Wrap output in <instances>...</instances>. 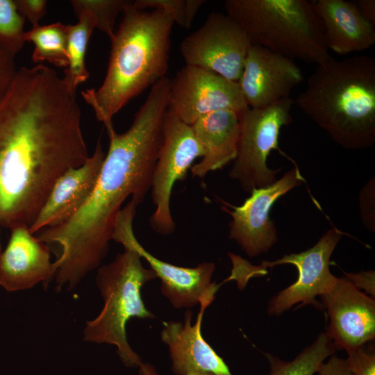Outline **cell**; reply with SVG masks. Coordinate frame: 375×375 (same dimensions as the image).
Here are the masks:
<instances>
[{
    "mask_svg": "<svg viewBox=\"0 0 375 375\" xmlns=\"http://www.w3.org/2000/svg\"><path fill=\"white\" fill-rule=\"evenodd\" d=\"M89 157L76 92L42 63L17 69L0 101V226L30 227L57 179Z\"/></svg>",
    "mask_w": 375,
    "mask_h": 375,
    "instance_id": "6da1fadb",
    "label": "cell"
},
{
    "mask_svg": "<svg viewBox=\"0 0 375 375\" xmlns=\"http://www.w3.org/2000/svg\"><path fill=\"white\" fill-rule=\"evenodd\" d=\"M170 78L155 83L129 128L106 127L109 147L95 188L85 205L65 222L41 230L38 238L59 247L53 262L57 288L71 289L106 256L117 214L128 197L143 201L151 189L168 108Z\"/></svg>",
    "mask_w": 375,
    "mask_h": 375,
    "instance_id": "7a4b0ae2",
    "label": "cell"
},
{
    "mask_svg": "<svg viewBox=\"0 0 375 375\" xmlns=\"http://www.w3.org/2000/svg\"><path fill=\"white\" fill-rule=\"evenodd\" d=\"M111 41L104 80L98 89L81 92L105 127L131 99L166 77L169 65L172 17L162 9L125 8Z\"/></svg>",
    "mask_w": 375,
    "mask_h": 375,
    "instance_id": "3957f363",
    "label": "cell"
},
{
    "mask_svg": "<svg viewBox=\"0 0 375 375\" xmlns=\"http://www.w3.org/2000/svg\"><path fill=\"white\" fill-rule=\"evenodd\" d=\"M296 103L305 115L347 149L375 142V59L333 57L317 65Z\"/></svg>",
    "mask_w": 375,
    "mask_h": 375,
    "instance_id": "277c9868",
    "label": "cell"
},
{
    "mask_svg": "<svg viewBox=\"0 0 375 375\" xmlns=\"http://www.w3.org/2000/svg\"><path fill=\"white\" fill-rule=\"evenodd\" d=\"M224 8L247 34L251 44L317 65L332 57L312 2L227 0Z\"/></svg>",
    "mask_w": 375,
    "mask_h": 375,
    "instance_id": "5b68a950",
    "label": "cell"
},
{
    "mask_svg": "<svg viewBox=\"0 0 375 375\" xmlns=\"http://www.w3.org/2000/svg\"><path fill=\"white\" fill-rule=\"evenodd\" d=\"M141 259L135 251L124 249L113 261L98 269L96 283L104 304L99 315L86 322L84 330L86 341L115 345L126 367H139L143 362L127 341V322L134 317L155 318L144 305L141 290L157 277L142 265Z\"/></svg>",
    "mask_w": 375,
    "mask_h": 375,
    "instance_id": "8992f818",
    "label": "cell"
},
{
    "mask_svg": "<svg viewBox=\"0 0 375 375\" xmlns=\"http://www.w3.org/2000/svg\"><path fill=\"white\" fill-rule=\"evenodd\" d=\"M342 235L341 231L332 228L308 250L274 261H263L259 265H253L234 254L231 257L233 268L229 278L235 280L238 288L242 289L250 278L265 274L267 268L291 264L297 268V280L272 297L267 309L268 315H280L297 303L318 308L321 304L316 297L328 292L337 278L330 271V259Z\"/></svg>",
    "mask_w": 375,
    "mask_h": 375,
    "instance_id": "52a82bcc",
    "label": "cell"
},
{
    "mask_svg": "<svg viewBox=\"0 0 375 375\" xmlns=\"http://www.w3.org/2000/svg\"><path fill=\"white\" fill-rule=\"evenodd\" d=\"M293 103L288 97L263 108L248 107L239 115L238 151L229 177L238 181L246 192L267 187L276 181L279 169H270L267 160L272 150L280 151V131L292 121Z\"/></svg>",
    "mask_w": 375,
    "mask_h": 375,
    "instance_id": "ba28073f",
    "label": "cell"
},
{
    "mask_svg": "<svg viewBox=\"0 0 375 375\" xmlns=\"http://www.w3.org/2000/svg\"><path fill=\"white\" fill-rule=\"evenodd\" d=\"M203 154V148L191 126L183 122L167 108L151 186L155 210L149 223L155 232L167 235L174 231L176 224L170 208L174 185L185 179L194 161Z\"/></svg>",
    "mask_w": 375,
    "mask_h": 375,
    "instance_id": "9c48e42d",
    "label": "cell"
},
{
    "mask_svg": "<svg viewBox=\"0 0 375 375\" xmlns=\"http://www.w3.org/2000/svg\"><path fill=\"white\" fill-rule=\"evenodd\" d=\"M139 203L131 201L117 214L112 240L122 244L124 249L135 251L144 259L161 282L160 291L177 308H192L205 299H215L221 284L212 282L215 269L213 262H205L195 267H183L162 260L146 250L135 238L133 229V219Z\"/></svg>",
    "mask_w": 375,
    "mask_h": 375,
    "instance_id": "30bf717a",
    "label": "cell"
},
{
    "mask_svg": "<svg viewBox=\"0 0 375 375\" xmlns=\"http://www.w3.org/2000/svg\"><path fill=\"white\" fill-rule=\"evenodd\" d=\"M251 42L228 15L211 12L198 29L185 38L180 51L186 65L238 82Z\"/></svg>",
    "mask_w": 375,
    "mask_h": 375,
    "instance_id": "8fae6325",
    "label": "cell"
},
{
    "mask_svg": "<svg viewBox=\"0 0 375 375\" xmlns=\"http://www.w3.org/2000/svg\"><path fill=\"white\" fill-rule=\"evenodd\" d=\"M247 108L238 83L213 72L185 65L170 81L168 109L188 125L210 112L240 115Z\"/></svg>",
    "mask_w": 375,
    "mask_h": 375,
    "instance_id": "7c38bea8",
    "label": "cell"
},
{
    "mask_svg": "<svg viewBox=\"0 0 375 375\" xmlns=\"http://www.w3.org/2000/svg\"><path fill=\"white\" fill-rule=\"evenodd\" d=\"M305 181L297 166L288 171L273 184L253 189L240 206L226 209L232 219L229 238L235 240L249 257L268 251L277 242V229L269 218V211L281 197Z\"/></svg>",
    "mask_w": 375,
    "mask_h": 375,
    "instance_id": "4fadbf2b",
    "label": "cell"
},
{
    "mask_svg": "<svg viewBox=\"0 0 375 375\" xmlns=\"http://www.w3.org/2000/svg\"><path fill=\"white\" fill-rule=\"evenodd\" d=\"M329 324L326 331L336 350L358 349L375 338V300L353 286L344 276L336 278L320 296Z\"/></svg>",
    "mask_w": 375,
    "mask_h": 375,
    "instance_id": "5bb4252c",
    "label": "cell"
},
{
    "mask_svg": "<svg viewBox=\"0 0 375 375\" xmlns=\"http://www.w3.org/2000/svg\"><path fill=\"white\" fill-rule=\"evenodd\" d=\"M303 81L294 60L251 44L238 83L248 107L259 108L290 97Z\"/></svg>",
    "mask_w": 375,
    "mask_h": 375,
    "instance_id": "9a60e30c",
    "label": "cell"
},
{
    "mask_svg": "<svg viewBox=\"0 0 375 375\" xmlns=\"http://www.w3.org/2000/svg\"><path fill=\"white\" fill-rule=\"evenodd\" d=\"M213 301L205 299L200 303V310L194 324L192 312H185L184 322H164L160 333L162 341L168 346L172 370L176 375L192 372H207L217 375H233L228 365L201 335L204 312Z\"/></svg>",
    "mask_w": 375,
    "mask_h": 375,
    "instance_id": "2e32d148",
    "label": "cell"
},
{
    "mask_svg": "<svg viewBox=\"0 0 375 375\" xmlns=\"http://www.w3.org/2000/svg\"><path fill=\"white\" fill-rule=\"evenodd\" d=\"M105 156L99 138L93 154L83 165L57 179L29 227L33 234L65 222L85 205L95 188Z\"/></svg>",
    "mask_w": 375,
    "mask_h": 375,
    "instance_id": "e0dca14e",
    "label": "cell"
},
{
    "mask_svg": "<svg viewBox=\"0 0 375 375\" xmlns=\"http://www.w3.org/2000/svg\"><path fill=\"white\" fill-rule=\"evenodd\" d=\"M6 247L0 251V285L9 292L28 289L55 276L48 244L27 226L10 230Z\"/></svg>",
    "mask_w": 375,
    "mask_h": 375,
    "instance_id": "ac0fdd59",
    "label": "cell"
},
{
    "mask_svg": "<svg viewBox=\"0 0 375 375\" xmlns=\"http://www.w3.org/2000/svg\"><path fill=\"white\" fill-rule=\"evenodd\" d=\"M322 22L325 44L340 55L368 49L375 43L374 26L366 21L353 2L311 1Z\"/></svg>",
    "mask_w": 375,
    "mask_h": 375,
    "instance_id": "d6986e66",
    "label": "cell"
},
{
    "mask_svg": "<svg viewBox=\"0 0 375 375\" xmlns=\"http://www.w3.org/2000/svg\"><path fill=\"white\" fill-rule=\"evenodd\" d=\"M191 127L204 150L201 160L190 168L193 176L203 178L235 159L240 135L237 112L228 110L210 112Z\"/></svg>",
    "mask_w": 375,
    "mask_h": 375,
    "instance_id": "ffe728a7",
    "label": "cell"
},
{
    "mask_svg": "<svg viewBox=\"0 0 375 375\" xmlns=\"http://www.w3.org/2000/svg\"><path fill=\"white\" fill-rule=\"evenodd\" d=\"M78 22L69 24L67 58L68 63L65 69V81L73 91L90 76L85 65L88 44L96 24L91 14L86 10L74 12Z\"/></svg>",
    "mask_w": 375,
    "mask_h": 375,
    "instance_id": "44dd1931",
    "label": "cell"
},
{
    "mask_svg": "<svg viewBox=\"0 0 375 375\" xmlns=\"http://www.w3.org/2000/svg\"><path fill=\"white\" fill-rule=\"evenodd\" d=\"M69 24L56 22L37 25L25 32V42L34 44L32 60L34 63L48 62L66 68L68 63L67 43Z\"/></svg>",
    "mask_w": 375,
    "mask_h": 375,
    "instance_id": "7402d4cb",
    "label": "cell"
},
{
    "mask_svg": "<svg viewBox=\"0 0 375 375\" xmlns=\"http://www.w3.org/2000/svg\"><path fill=\"white\" fill-rule=\"evenodd\" d=\"M25 19L15 0H0V48L16 55L25 42Z\"/></svg>",
    "mask_w": 375,
    "mask_h": 375,
    "instance_id": "603a6c76",
    "label": "cell"
},
{
    "mask_svg": "<svg viewBox=\"0 0 375 375\" xmlns=\"http://www.w3.org/2000/svg\"><path fill=\"white\" fill-rule=\"evenodd\" d=\"M131 1L127 0H72L74 12L86 10L94 18L96 28L106 34L110 40L115 35V24L118 14L123 12Z\"/></svg>",
    "mask_w": 375,
    "mask_h": 375,
    "instance_id": "cb8c5ba5",
    "label": "cell"
},
{
    "mask_svg": "<svg viewBox=\"0 0 375 375\" xmlns=\"http://www.w3.org/2000/svg\"><path fill=\"white\" fill-rule=\"evenodd\" d=\"M204 0H136L132 5L137 9H162L181 27L189 28Z\"/></svg>",
    "mask_w": 375,
    "mask_h": 375,
    "instance_id": "d4e9b609",
    "label": "cell"
},
{
    "mask_svg": "<svg viewBox=\"0 0 375 375\" xmlns=\"http://www.w3.org/2000/svg\"><path fill=\"white\" fill-rule=\"evenodd\" d=\"M348 368L354 375H375V352L374 347L365 345L347 352Z\"/></svg>",
    "mask_w": 375,
    "mask_h": 375,
    "instance_id": "484cf974",
    "label": "cell"
},
{
    "mask_svg": "<svg viewBox=\"0 0 375 375\" xmlns=\"http://www.w3.org/2000/svg\"><path fill=\"white\" fill-rule=\"evenodd\" d=\"M19 13L32 26L39 25V22L47 12V1L45 0H15Z\"/></svg>",
    "mask_w": 375,
    "mask_h": 375,
    "instance_id": "4316f807",
    "label": "cell"
},
{
    "mask_svg": "<svg viewBox=\"0 0 375 375\" xmlns=\"http://www.w3.org/2000/svg\"><path fill=\"white\" fill-rule=\"evenodd\" d=\"M17 70L15 55L0 48V101L10 88Z\"/></svg>",
    "mask_w": 375,
    "mask_h": 375,
    "instance_id": "83f0119b",
    "label": "cell"
},
{
    "mask_svg": "<svg viewBox=\"0 0 375 375\" xmlns=\"http://www.w3.org/2000/svg\"><path fill=\"white\" fill-rule=\"evenodd\" d=\"M345 278L356 288L365 290L371 297H375V272L374 270L357 273L344 272Z\"/></svg>",
    "mask_w": 375,
    "mask_h": 375,
    "instance_id": "f1b7e54d",
    "label": "cell"
},
{
    "mask_svg": "<svg viewBox=\"0 0 375 375\" xmlns=\"http://www.w3.org/2000/svg\"><path fill=\"white\" fill-rule=\"evenodd\" d=\"M374 186L372 185V181H369L368 184L362 189L360 193V212L362 221L366 226L370 230H372V226L374 228V224L372 223V201H374ZM374 213H373L374 215ZM374 231V230H373Z\"/></svg>",
    "mask_w": 375,
    "mask_h": 375,
    "instance_id": "f546056e",
    "label": "cell"
},
{
    "mask_svg": "<svg viewBox=\"0 0 375 375\" xmlns=\"http://www.w3.org/2000/svg\"><path fill=\"white\" fill-rule=\"evenodd\" d=\"M317 375H354L348 368L345 359L335 355L322 362L317 370Z\"/></svg>",
    "mask_w": 375,
    "mask_h": 375,
    "instance_id": "4dcf8cb0",
    "label": "cell"
},
{
    "mask_svg": "<svg viewBox=\"0 0 375 375\" xmlns=\"http://www.w3.org/2000/svg\"><path fill=\"white\" fill-rule=\"evenodd\" d=\"M361 16L369 23L375 26V1L358 0L354 1Z\"/></svg>",
    "mask_w": 375,
    "mask_h": 375,
    "instance_id": "1f68e13d",
    "label": "cell"
},
{
    "mask_svg": "<svg viewBox=\"0 0 375 375\" xmlns=\"http://www.w3.org/2000/svg\"><path fill=\"white\" fill-rule=\"evenodd\" d=\"M139 375H158L155 367L149 362H142L139 367ZM186 375H217L207 372H192Z\"/></svg>",
    "mask_w": 375,
    "mask_h": 375,
    "instance_id": "d6a6232c",
    "label": "cell"
},
{
    "mask_svg": "<svg viewBox=\"0 0 375 375\" xmlns=\"http://www.w3.org/2000/svg\"><path fill=\"white\" fill-rule=\"evenodd\" d=\"M267 375H305L301 372L293 368H275L269 370Z\"/></svg>",
    "mask_w": 375,
    "mask_h": 375,
    "instance_id": "836d02e7",
    "label": "cell"
},
{
    "mask_svg": "<svg viewBox=\"0 0 375 375\" xmlns=\"http://www.w3.org/2000/svg\"><path fill=\"white\" fill-rule=\"evenodd\" d=\"M1 251V245H0V251Z\"/></svg>",
    "mask_w": 375,
    "mask_h": 375,
    "instance_id": "e575fe53",
    "label": "cell"
}]
</instances>
